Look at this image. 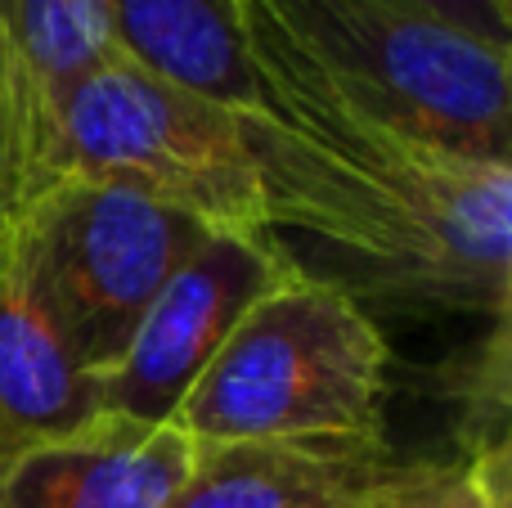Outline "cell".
Here are the masks:
<instances>
[{
    "mask_svg": "<svg viewBox=\"0 0 512 508\" xmlns=\"http://www.w3.org/2000/svg\"><path fill=\"white\" fill-rule=\"evenodd\" d=\"M252 104L239 108L261 225L324 252L328 284L405 315L508 320L512 162L432 144L351 99L243 0Z\"/></svg>",
    "mask_w": 512,
    "mask_h": 508,
    "instance_id": "obj_1",
    "label": "cell"
},
{
    "mask_svg": "<svg viewBox=\"0 0 512 508\" xmlns=\"http://www.w3.org/2000/svg\"><path fill=\"white\" fill-rule=\"evenodd\" d=\"M387 374L369 306L297 270L234 324L171 423L194 441L387 437Z\"/></svg>",
    "mask_w": 512,
    "mask_h": 508,
    "instance_id": "obj_2",
    "label": "cell"
},
{
    "mask_svg": "<svg viewBox=\"0 0 512 508\" xmlns=\"http://www.w3.org/2000/svg\"><path fill=\"white\" fill-rule=\"evenodd\" d=\"M378 117L486 162H512L508 45L423 0H256Z\"/></svg>",
    "mask_w": 512,
    "mask_h": 508,
    "instance_id": "obj_3",
    "label": "cell"
},
{
    "mask_svg": "<svg viewBox=\"0 0 512 508\" xmlns=\"http://www.w3.org/2000/svg\"><path fill=\"white\" fill-rule=\"evenodd\" d=\"M54 180L135 189L212 230H265L239 113L153 77L117 50L54 104L41 189Z\"/></svg>",
    "mask_w": 512,
    "mask_h": 508,
    "instance_id": "obj_4",
    "label": "cell"
},
{
    "mask_svg": "<svg viewBox=\"0 0 512 508\" xmlns=\"http://www.w3.org/2000/svg\"><path fill=\"white\" fill-rule=\"evenodd\" d=\"M18 261L72 360L99 378L117 365L158 288L207 243L212 225L95 180H54L9 216Z\"/></svg>",
    "mask_w": 512,
    "mask_h": 508,
    "instance_id": "obj_5",
    "label": "cell"
},
{
    "mask_svg": "<svg viewBox=\"0 0 512 508\" xmlns=\"http://www.w3.org/2000/svg\"><path fill=\"white\" fill-rule=\"evenodd\" d=\"M297 270V257L270 230H212L158 288L117 365L95 378L99 414L171 423L234 324Z\"/></svg>",
    "mask_w": 512,
    "mask_h": 508,
    "instance_id": "obj_6",
    "label": "cell"
},
{
    "mask_svg": "<svg viewBox=\"0 0 512 508\" xmlns=\"http://www.w3.org/2000/svg\"><path fill=\"white\" fill-rule=\"evenodd\" d=\"M409 468L387 437L198 441L167 508H378Z\"/></svg>",
    "mask_w": 512,
    "mask_h": 508,
    "instance_id": "obj_7",
    "label": "cell"
},
{
    "mask_svg": "<svg viewBox=\"0 0 512 508\" xmlns=\"http://www.w3.org/2000/svg\"><path fill=\"white\" fill-rule=\"evenodd\" d=\"M113 50L108 0H0V149L9 216L41 194L59 95Z\"/></svg>",
    "mask_w": 512,
    "mask_h": 508,
    "instance_id": "obj_8",
    "label": "cell"
},
{
    "mask_svg": "<svg viewBox=\"0 0 512 508\" xmlns=\"http://www.w3.org/2000/svg\"><path fill=\"white\" fill-rule=\"evenodd\" d=\"M198 441L176 423L99 414L27 446L0 473V508H167Z\"/></svg>",
    "mask_w": 512,
    "mask_h": 508,
    "instance_id": "obj_9",
    "label": "cell"
},
{
    "mask_svg": "<svg viewBox=\"0 0 512 508\" xmlns=\"http://www.w3.org/2000/svg\"><path fill=\"white\" fill-rule=\"evenodd\" d=\"M99 419L95 378L72 360L50 311L18 261L9 216L0 221V446L9 455Z\"/></svg>",
    "mask_w": 512,
    "mask_h": 508,
    "instance_id": "obj_10",
    "label": "cell"
},
{
    "mask_svg": "<svg viewBox=\"0 0 512 508\" xmlns=\"http://www.w3.org/2000/svg\"><path fill=\"white\" fill-rule=\"evenodd\" d=\"M113 45L144 72L212 99L252 104V59L243 0H108Z\"/></svg>",
    "mask_w": 512,
    "mask_h": 508,
    "instance_id": "obj_11",
    "label": "cell"
},
{
    "mask_svg": "<svg viewBox=\"0 0 512 508\" xmlns=\"http://www.w3.org/2000/svg\"><path fill=\"white\" fill-rule=\"evenodd\" d=\"M508 360V320H486V333L472 338L468 347L450 351L445 365L432 374V396L450 410L454 459H463V464L512 455Z\"/></svg>",
    "mask_w": 512,
    "mask_h": 508,
    "instance_id": "obj_12",
    "label": "cell"
},
{
    "mask_svg": "<svg viewBox=\"0 0 512 508\" xmlns=\"http://www.w3.org/2000/svg\"><path fill=\"white\" fill-rule=\"evenodd\" d=\"M512 455L463 464L454 455H414L409 477L378 508H508Z\"/></svg>",
    "mask_w": 512,
    "mask_h": 508,
    "instance_id": "obj_13",
    "label": "cell"
},
{
    "mask_svg": "<svg viewBox=\"0 0 512 508\" xmlns=\"http://www.w3.org/2000/svg\"><path fill=\"white\" fill-rule=\"evenodd\" d=\"M423 5L441 9L445 18L463 23L477 36H490V41L508 45V36H512V9L504 5V0H423Z\"/></svg>",
    "mask_w": 512,
    "mask_h": 508,
    "instance_id": "obj_14",
    "label": "cell"
},
{
    "mask_svg": "<svg viewBox=\"0 0 512 508\" xmlns=\"http://www.w3.org/2000/svg\"><path fill=\"white\" fill-rule=\"evenodd\" d=\"M9 216V176H5V149H0V221Z\"/></svg>",
    "mask_w": 512,
    "mask_h": 508,
    "instance_id": "obj_15",
    "label": "cell"
},
{
    "mask_svg": "<svg viewBox=\"0 0 512 508\" xmlns=\"http://www.w3.org/2000/svg\"><path fill=\"white\" fill-rule=\"evenodd\" d=\"M9 459H14V455H9V450L0 446V473H5V468H9Z\"/></svg>",
    "mask_w": 512,
    "mask_h": 508,
    "instance_id": "obj_16",
    "label": "cell"
},
{
    "mask_svg": "<svg viewBox=\"0 0 512 508\" xmlns=\"http://www.w3.org/2000/svg\"><path fill=\"white\" fill-rule=\"evenodd\" d=\"M504 5H508V9H512V0H504Z\"/></svg>",
    "mask_w": 512,
    "mask_h": 508,
    "instance_id": "obj_17",
    "label": "cell"
}]
</instances>
